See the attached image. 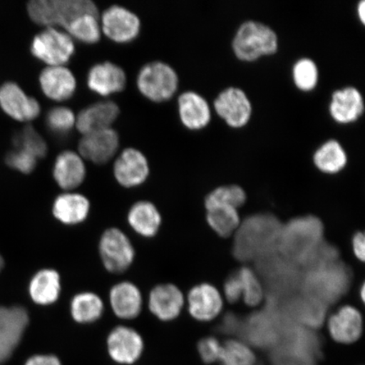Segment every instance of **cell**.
I'll list each match as a JSON object with an SVG mask.
<instances>
[{
  "label": "cell",
  "mask_w": 365,
  "mask_h": 365,
  "mask_svg": "<svg viewBox=\"0 0 365 365\" xmlns=\"http://www.w3.org/2000/svg\"><path fill=\"white\" fill-rule=\"evenodd\" d=\"M189 312L200 322L215 319L222 309V299L215 287L203 284L195 286L188 295Z\"/></svg>",
  "instance_id": "cell-18"
},
{
  "label": "cell",
  "mask_w": 365,
  "mask_h": 365,
  "mask_svg": "<svg viewBox=\"0 0 365 365\" xmlns=\"http://www.w3.org/2000/svg\"><path fill=\"white\" fill-rule=\"evenodd\" d=\"M31 51L48 66H63L74 56L75 44L66 31L47 27L35 36Z\"/></svg>",
  "instance_id": "cell-6"
},
{
  "label": "cell",
  "mask_w": 365,
  "mask_h": 365,
  "mask_svg": "<svg viewBox=\"0 0 365 365\" xmlns=\"http://www.w3.org/2000/svg\"><path fill=\"white\" fill-rule=\"evenodd\" d=\"M149 164L147 158L140 150L127 148L120 154L113 166L115 179L126 188L138 186L148 179Z\"/></svg>",
  "instance_id": "cell-15"
},
{
  "label": "cell",
  "mask_w": 365,
  "mask_h": 365,
  "mask_svg": "<svg viewBox=\"0 0 365 365\" xmlns=\"http://www.w3.org/2000/svg\"><path fill=\"white\" fill-rule=\"evenodd\" d=\"M16 149L25 150L36 159L43 158L47 155L48 145L33 126L27 125L18 132L13 138Z\"/></svg>",
  "instance_id": "cell-35"
},
{
  "label": "cell",
  "mask_w": 365,
  "mask_h": 365,
  "mask_svg": "<svg viewBox=\"0 0 365 365\" xmlns=\"http://www.w3.org/2000/svg\"><path fill=\"white\" fill-rule=\"evenodd\" d=\"M88 85L91 91L101 96L120 93L125 88L126 75L115 63H98L88 72Z\"/></svg>",
  "instance_id": "cell-20"
},
{
  "label": "cell",
  "mask_w": 365,
  "mask_h": 365,
  "mask_svg": "<svg viewBox=\"0 0 365 365\" xmlns=\"http://www.w3.org/2000/svg\"><path fill=\"white\" fill-rule=\"evenodd\" d=\"M128 220L135 232L145 237L156 235L162 222L157 207L149 202L135 203L130 209Z\"/></svg>",
  "instance_id": "cell-28"
},
{
  "label": "cell",
  "mask_w": 365,
  "mask_h": 365,
  "mask_svg": "<svg viewBox=\"0 0 365 365\" xmlns=\"http://www.w3.org/2000/svg\"><path fill=\"white\" fill-rule=\"evenodd\" d=\"M358 15L360 21L364 24L365 22V2L364 0L358 4Z\"/></svg>",
  "instance_id": "cell-44"
},
{
  "label": "cell",
  "mask_w": 365,
  "mask_h": 365,
  "mask_svg": "<svg viewBox=\"0 0 365 365\" xmlns=\"http://www.w3.org/2000/svg\"><path fill=\"white\" fill-rule=\"evenodd\" d=\"M293 76L297 88L302 91L313 90L316 88L319 79L316 63L307 58L299 59L294 66Z\"/></svg>",
  "instance_id": "cell-37"
},
{
  "label": "cell",
  "mask_w": 365,
  "mask_h": 365,
  "mask_svg": "<svg viewBox=\"0 0 365 365\" xmlns=\"http://www.w3.org/2000/svg\"><path fill=\"white\" fill-rule=\"evenodd\" d=\"M197 349L202 361L207 364H212L218 362L222 344L215 337H205L199 341Z\"/></svg>",
  "instance_id": "cell-40"
},
{
  "label": "cell",
  "mask_w": 365,
  "mask_h": 365,
  "mask_svg": "<svg viewBox=\"0 0 365 365\" xmlns=\"http://www.w3.org/2000/svg\"><path fill=\"white\" fill-rule=\"evenodd\" d=\"M4 266V259L1 257V255H0V272L2 271Z\"/></svg>",
  "instance_id": "cell-45"
},
{
  "label": "cell",
  "mask_w": 365,
  "mask_h": 365,
  "mask_svg": "<svg viewBox=\"0 0 365 365\" xmlns=\"http://www.w3.org/2000/svg\"><path fill=\"white\" fill-rule=\"evenodd\" d=\"M0 106L18 121H31L39 116L40 104L26 95L19 86L8 82L0 88Z\"/></svg>",
  "instance_id": "cell-14"
},
{
  "label": "cell",
  "mask_w": 365,
  "mask_h": 365,
  "mask_svg": "<svg viewBox=\"0 0 365 365\" xmlns=\"http://www.w3.org/2000/svg\"><path fill=\"white\" fill-rule=\"evenodd\" d=\"M86 166L80 155L66 150L58 155L54 163L53 178L61 188L71 190L83 182Z\"/></svg>",
  "instance_id": "cell-22"
},
{
  "label": "cell",
  "mask_w": 365,
  "mask_h": 365,
  "mask_svg": "<svg viewBox=\"0 0 365 365\" xmlns=\"http://www.w3.org/2000/svg\"><path fill=\"white\" fill-rule=\"evenodd\" d=\"M144 344L138 332L127 327H118L108 337V354L113 361L132 364L143 354Z\"/></svg>",
  "instance_id": "cell-12"
},
{
  "label": "cell",
  "mask_w": 365,
  "mask_h": 365,
  "mask_svg": "<svg viewBox=\"0 0 365 365\" xmlns=\"http://www.w3.org/2000/svg\"><path fill=\"white\" fill-rule=\"evenodd\" d=\"M184 302V296L176 286L162 284L150 292L149 307L155 317L170 322L179 317Z\"/></svg>",
  "instance_id": "cell-21"
},
{
  "label": "cell",
  "mask_w": 365,
  "mask_h": 365,
  "mask_svg": "<svg viewBox=\"0 0 365 365\" xmlns=\"http://www.w3.org/2000/svg\"><path fill=\"white\" fill-rule=\"evenodd\" d=\"M61 277L56 270L44 269L31 278L29 294L34 302L41 305L53 304L61 294Z\"/></svg>",
  "instance_id": "cell-27"
},
{
  "label": "cell",
  "mask_w": 365,
  "mask_h": 365,
  "mask_svg": "<svg viewBox=\"0 0 365 365\" xmlns=\"http://www.w3.org/2000/svg\"><path fill=\"white\" fill-rule=\"evenodd\" d=\"M322 235L323 227L317 217L294 219L282 228L277 247L291 261L307 262L321 245Z\"/></svg>",
  "instance_id": "cell-2"
},
{
  "label": "cell",
  "mask_w": 365,
  "mask_h": 365,
  "mask_svg": "<svg viewBox=\"0 0 365 365\" xmlns=\"http://www.w3.org/2000/svg\"><path fill=\"white\" fill-rule=\"evenodd\" d=\"M225 294L228 302L235 303L243 297V290L238 273L232 274L225 282Z\"/></svg>",
  "instance_id": "cell-41"
},
{
  "label": "cell",
  "mask_w": 365,
  "mask_h": 365,
  "mask_svg": "<svg viewBox=\"0 0 365 365\" xmlns=\"http://www.w3.org/2000/svg\"><path fill=\"white\" fill-rule=\"evenodd\" d=\"M120 114V108L112 101L91 104L76 118V126L81 134L108 129Z\"/></svg>",
  "instance_id": "cell-19"
},
{
  "label": "cell",
  "mask_w": 365,
  "mask_h": 365,
  "mask_svg": "<svg viewBox=\"0 0 365 365\" xmlns=\"http://www.w3.org/2000/svg\"><path fill=\"white\" fill-rule=\"evenodd\" d=\"M277 36L262 22L248 21L240 26L232 41L235 56L241 61H253L277 52Z\"/></svg>",
  "instance_id": "cell-4"
},
{
  "label": "cell",
  "mask_w": 365,
  "mask_h": 365,
  "mask_svg": "<svg viewBox=\"0 0 365 365\" xmlns=\"http://www.w3.org/2000/svg\"><path fill=\"white\" fill-rule=\"evenodd\" d=\"M120 138L111 128L83 135L78 149L81 156L96 164L106 163L117 153Z\"/></svg>",
  "instance_id": "cell-13"
},
{
  "label": "cell",
  "mask_w": 365,
  "mask_h": 365,
  "mask_svg": "<svg viewBox=\"0 0 365 365\" xmlns=\"http://www.w3.org/2000/svg\"><path fill=\"white\" fill-rule=\"evenodd\" d=\"M102 30L113 42L127 43L138 36L140 21L133 12L124 7L114 6L103 12Z\"/></svg>",
  "instance_id": "cell-9"
},
{
  "label": "cell",
  "mask_w": 365,
  "mask_h": 365,
  "mask_svg": "<svg viewBox=\"0 0 365 365\" xmlns=\"http://www.w3.org/2000/svg\"><path fill=\"white\" fill-rule=\"evenodd\" d=\"M6 162L13 170L30 173L35 170L38 159L25 150L15 148L7 154Z\"/></svg>",
  "instance_id": "cell-39"
},
{
  "label": "cell",
  "mask_w": 365,
  "mask_h": 365,
  "mask_svg": "<svg viewBox=\"0 0 365 365\" xmlns=\"http://www.w3.org/2000/svg\"><path fill=\"white\" fill-rule=\"evenodd\" d=\"M41 88L46 97L53 101L63 102L74 95L76 80L65 66H48L39 76Z\"/></svg>",
  "instance_id": "cell-17"
},
{
  "label": "cell",
  "mask_w": 365,
  "mask_h": 365,
  "mask_svg": "<svg viewBox=\"0 0 365 365\" xmlns=\"http://www.w3.org/2000/svg\"><path fill=\"white\" fill-rule=\"evenodd\" d=\"M331 262L323 266L312 268L310 272L309 282L317 284L312 285L313 294L310 298L322 303L324 300L332 301L344 293L348 284V277L344 268L334 266Z\"/></svg>",
  "instance_id": "cell-10"
},
{
  "label": "cell",
  "mask_w": 365,
  "mask_h": 365,
  "mask_svg": "<svg viewBox=\"0 0 365 365\" xmlns=\"http://www.w3.org/2000/svg\"><path fill=\"white\" fill-rule=\"evenodd\" d=\"M99 251L104 267L113 273L127 270L135 258V250L130 240L118 228H110L104 232Z\"/></svg>",
  "instance_id": "cell-8"
},
{
  "label": "cell",
  "mask_w": 365,
  "mask_h": 365,
  "mask_svg": "<svg viewBox=\"0 0 365 365\" xmlns=\"http://www.w3.org/2000/svg\"><path fill=\"white\" fill-rule=\"evenodd\" d=\"M76 118L74 113L68 108H53L46 116V124L53 133L65 135L76 125Z\"/></svg>",
  "instance_id": "cell-38"
},
{
  "label": "cell",
  "mask_w": 365,
  "mask_h": 365,
  "mask_svg": "<svg viewBox=\"0 0 365 365\" xmlns=\"http://www.w3.org/2000/svg\"><path fill=\"white\" fill-rule=\"evenodd\" d=\"M246 194L239 185H231L218 187L210 193L205 200L207 210L218 207L238 209L245 202Z\"/></svg>",
  "instance_id": "cell-33"
},
{
  "label": "cell",
  "mask_w": 365,
  "mask_h": 365,
  "mask_svg": "<svg viewBox=\"0 0 365 365\" xmlns=\"http://www.w3.org/2000/svg\"><path fill=\"white\" fill-rule=\"evenodd\" d=\"M221 365H255L257 357L250 346L240 340H228L222 344Z\"/></svg>",
  "instance_id": "cell-34"
},
{
  "label": "cell",
  "mask_w": 365,
  "mask_h": 365,
  "mask_svg": "<svg viewBox=\"0 0 365 365\" xmlns=\"http://www.w3.org/2000/svg\"><path fill=\"white\" fill-rule=\"evenodd\" d=\"M364 285L362 286V289H361V299L362 300H364Z\"/></svg>",
  "instance_id": "cell-46"
},
{
  "label": "cell",
  "mask_w": 365,
  "mask_h": 365,
  "mask_svg": "<svg viewBox=\"0 0 365 365\" xmlns=\"http://www.w3.org/2000/svg\"><path fill=\"white\" fill-rule=\"evenodd\" d=\"M364 110V99L358 89L349 86L332 94L330 113L336 122L348 124L356 121Z\"/></svg>",
  "instance_id": "cell-23"
},
{
  "label": "cell",
  "mask_w": 365,
  "mask_h": 365,
  "mask_svg": "<svg viewBox=\"0 0 365 365\" xmlns=\"http://www.w3.org/2000/svg\"><path fill=\"white\" fill-rule=\"evenodd\" d=\"M282 230L280 222L270 215L250 217L236 235L235 252L237 258L248 261L270 254L278 246Z\"/></svg>",
  "instance_id": "cell-1"
},
{
  "label": "cell",
  "mask_w": 365,
  "mask_h": 365,
  "mask_svg": "<svg viewBox=\"0 0 365 365\" xmlns=\"http://www.w3.org/2000/svg\"><path fill=\"white\" fill-rule=\"evenodd\" d=\"M348 158L339 141L330 140L319 148L314 155L318 170L326 173H336L344 170Z\"/></svg>",
  "instance_id": "cell-29"
},
{
  "label": "cell",
  "mask_w": 365,
  "mask_h": 365,
  "mask_svg": "<svg viewBox=\"0 0 365 365\" xmlns=\"http://www.w3.org/2000/svg\"><path fill=\"white\" fill-rule=\"evenodd\" d=\"M179 78L173 68L163 62H152L140 68L137 86L144 97L154 103L170 100L175 94Z\"/></svg>",
  "instance_id": "cell-5"
},
{
  "label": "cell",
  "mask_w": 365,
  "mask_h": 365,
  "mask_svg": "<svg viewBox=\"0 0 365 365\" xmlns=\"http://www.w3.org/2000/svg\"><path fill=\"white\" fill-rule=\"evenodd\" d=\"M66 33L80 42L93 44L101 38V26L98 16L84 15L76 18L66 29Z\"/></svg>",
  "instance_id": "cell-32"
},
{
  "label": "cell",
  "mask_w": 365,
  "mask_h": 365,
  "mask_svg": "<svg viewBox=\"0 0 365 365\" xmlns=\"http://www.w3.org/2000/svg\"><path fill=\"white\" fill-rule=\"evenodd\" d=\"M89 200L77 193H65L54 200L53 212L58 221L65 225H77L88 216Z\"/></svg>",
  "instance_id": "cell-26"
},
{
  "label": "cell",
  "mask_w": 365,
  "mask_h": 365,
  "mask_svg": "<svg viewBox=\"0 0 365 365\" xmlns=\"http://www.w3.org/2000/svg\"><path fill=\"white\" fill-rule=\"evenodd\" d=\"M25 365H62L56 355L38 354L26 360Z\"/></svg>",
  "instance_id": "cell-42"
},
{
  "label": "cell",
  "mask_w": 365,
  "mask_h": 365,
  "mask_svg": "<svg viewBox=\"0 0 365 365\" xmlns=\"http://www.w3.org/2000/svg\"><path fill=\"white\" fill-rule=\"evenodd\" d=\"M364 235L363 232H357L353 239V250L356 257L360 261H364Z\"/></svg>",
  "instance_id": "cell-43"
},
{
  "label": "cell",
  "mask_w": 365,
  "mask_h": 365,
  "mask_svg": "<svg viewBox=\"0 0 365 365\" xmlns=\"http://www.w3.org/2000/svg\"><path fill=\"white\" fill-rule=\"evenodd\" d=\"M207 222L210 227L222 238H227L238 230L240 218L237 209L218 207L207 210Z\"/></svg>",
  "instance_id": "cell-31"
},
{
  "label": "cell",
  "mask_w": 365,
  "mask_h": 365,
  "mask_svg": "<svg viewBox=\"0 0 365 365\" xmlns=\"http://www.w3.org/2000/svg\"><path fill=\"white\" fill-rule=\"evenodd\" d=\"M71 310L73 319L79 323H91L101 317L103 303L97 294L81 293L71 301Z\"/></svg>",
  "instance_id": "cell-30"
},
{
  "label": "cell",
  "mask_w": 365,
  "mask_h": 365,
  "mask_svg": "<svg viewBox=\"0 0 365 365\" xmlns=\"http://www.w3.org/2000/svg\"><path fill=\"white\" fill-rule=\"evenodd\" d=\"M179 113L184 125L190 130H200L211 120V109L202 96L186 91L179 98Z\"/></svg>",
  "instance_id": "cell-24"
},
{
  "label": "cell",
  "mask_w": 365,
  "mask_h": 365,
  "mask_svg": "<svg viewBox=\"0 0 365 365\" xmlns=\"http://www.w3.org/2000/svg\"><path fill=\"white\" fill-rule=\"evenodd\" d=\"M327 327L333 340L341 344H352L361 337L363 318L357 309L346 305L331 314Z\"/></svg>",
  "instance_id": "cell-16"
},
{
  "label": "cell",
  "mask_w": 365,
  "mask_h": 365,
  "mask_svg": "<svg viewBox=\"0 0 365 365\" xmlns=\"http://www.w3.org/2000/svg\"><path fill=\"white\" fill-rule=\"evenodd\" d=\"M110 303L118 317L131 319L139 316L143 307L140 292L129 282H120L110 291Z\"/></svg>",
  "instance_id": "cell-25"
},
{
  "label": "cell",
  "mask_w": 365,
  "mask_h": 365,
  "mask_svg": "<svg viewBox=\"0 0 365 365\" xmlns=\"http://www.w3.org/2000/svg\"><path fill=\"white\" fill-rule=\"evenodd\" d=\"M238 273L243 297L246 304L250 307H257L264 297L263 287L255 273L248 267H242Z\"/></svg>",
  "instance_id": "cell-36"
},
{
  "label": "cell",
  "mask_w": 365,
  "mask_h": 365,
  "mask_svg": "<svg viewBox=\"0 0 365 365\" xmlns=\"http://www.w3.org/2000/svg\"><path fill=\"white\" fill-rule=\"evenodd\" d=\"M29 323V312L25 308L0 307V364L6 363L15 352Z\"/></svg>",
  "instance_id": "cell-7"
},
{
  "label": "cell",
  "mask_w": 365,
  "mask_h": 365,
  "mask_svg": "<svg viewBox=\"0 0 365 365\" xmlns=\"http://www.w3.org/2000/svg\"><path fill=\"white\" fill-rule=\"evenodd\" d=\"M218 115L234 128L245 126L250 120L252 106L243 90L228 88L222 91L214 102Z\"/></svg>",
  "instance_id": "cell-11"
},
{
  "label": "cell",
  "mask_w": 365,
  "mask_h": 365,
  "mask_svg": "<svg viewBox=\"0 0 365 365\" xmlns=\"http://www.w3.org/2000/svg\"><path fill=\"white\" fill-rule=\"evenodd\" d=\"M27 11L31 20L46 29L62 26L66 29L81 16H98V7L89 0H34Z\"/></svg>",
  "instance_id": "cell-3"
}]
</instances>
